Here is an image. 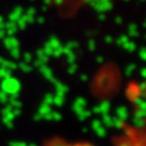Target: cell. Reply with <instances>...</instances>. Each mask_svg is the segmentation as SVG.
Segmentation results:
<instances>
[{"instance_id": "cell-1", "label": "cell", "mask_w": 146, "mask_h": 146, "mask_svg": "<svg viewBox=\"0 0 146 146\" xmlns=\"http://www.w3.org/2000/svg\"><path fill=\"white\" fill-rule=\"evenodd\" d=\"M43 146H95L89 142L82 141H68L64 140L62 137H54L51 139L50 141L44 143Z\"/></svg>"}]
</instances>
